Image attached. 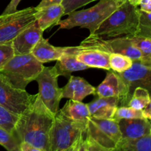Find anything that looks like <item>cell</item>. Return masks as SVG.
<instances>
[{
    "instance_id": "6da1fadb",
    "label": "cell",
    "mask_w": 151,
    "mask_h": 151,
    "mask_svg": "<svg viewBox=\"0 0 151 151\" xmlns=\"http://www.w3.org/2000/svg\"><path fill=\"white\" fill-rule=\"evenodd\" d=\"M55 116L37 94L35 101L19 116L12 134L19 144L27 142L49 151L50 132Z\"/></svg>"
},
{
    "instance_id": "7a4b0ae2",
    "label": "cell",
    "mask_w": 151,
    "mask_h": 151,
    "mask_svg": "<svg viewBox=\"0 0 151 151\" xmlns=\"http://www.w3.org/2000/svg\"><path fill=\"white\" fill-rule=\"evenodd\" d=\"M125 0H100L97 4L86 10H75L68 17L60 20L56 25L60 29H72L75 27L88 29L94 34L100 25L114 13Z\"/></svg>"
},
{
    "instance_id": "3957f363",
    "label": "cell",
    "mask_w": 151,
    "mask_h": 151,
    "mask_svg": "<svg viewBox=\"0 0 151 151\" xmlns=\"http://www.w3.org/2000/svg\"><path fill=\"white\" fill-rule=\"evenodd\" d=\"M140 9L125 0L111 14L92 35L98 36L117 37L135 35L139 24Z\"/></svg>"
},
{
    "instance_id": "277c9868",
    "label": "cell",
    "mask_w": 151,
    "mask_h": 151,
    "mask_svg": "<svg viewBox=\"0 0 151 151\" xmlns=\"http://www.w3.org/2000/svg\"><path fill=\"white\" fill-rule=\"evenodd\" d=\"M44 67L43 63L31 53L16 55L0 69V74L14 87L25 89L29 83L35 81Z\"/></svg>"
},
{
    "instance_id": "5b68a950",
    "label": "cell",
    "mask_w": 151,
    "mask_h": 151,
    "mask_svg": "<svg viewBox=\"0 0 151 151\" xmlns=\"http://www.w3.org/2000/svg\"><path fill=\"white\" fill-rule=\"evenodd\" d=\"M87 123L75 122L59 111L55 116L49 139V151H63L86 131Z\"/></svg>"
},
{
    "instance_id": "8992f818",
    "label": "cell",
    "mask_w": 151,
    "mask_h": 151,
    "mask_svg": "<svg viewBox=\"0 0 151 151\" xmlns=\"http://www.w3.org/2000/svg\"><path fill=\"white\" fill-rule=\"evenodd\" d=\"M78 47L81 49L98 50L109 54L119 53L128 56L134 61H140L142 58L141 52L134 46L128 35L106 40L102 36L90 35Z\"/></svg>"
},
{
    "instance_id": "52a82bcc",
    "label": "cell",
    "mask_w": 151,
    "mask_h": 151,
    "mask_svg": "<svg viewBox=\"0 0 151 151\" xmlns=\"http://www.w3.org/2000/svg\"><path fill=\"white\" fill-rule=\"evenodd\" d=\"M36 7H29L0 16V44L11 43L19 34L37 20Z\"/></svg>"
},
{
    "instance_id": "ba28073f",
    "label": "cell",
    "mask_w": 151,
    "mask_h": 151,
    "mask_svg": "<svg viewBox=\"0 0 151 151\" xmlns=\"http://www.w3.org/2000/svg\"><path fill=\"white\" fill-rule=\"evenodd\" d=\"M86 135L105 148L114 150L122 140L118 122L114 119H97L90 116Z\"/></svg>"
},
{
    "instance_id": "9c48e42d",
    "label": "cell",
    "mask_w": 151,
    "mask_h": 151,
    "mask_svg": "<svg viewBox=\"0 0 151 151\" xmlns=\"http://www.w3.org/2000/svg\"><path fill=\"white\" fill-rule=\"evenodd\" d=\"M59 75L55 66H44L35 81L38 84L40 99L44 106L55 115L59 111V105L62 99V88H59Z\"/></svg>"
},
{
    "instance_id": "30bf717a",
    "label": "cell",
    "mask_w": 151,
    "mask_h": 151,
    "mask_svg": "<svg viewBox=\"0 0 151 151\" xmlns=\"http://www.w3.org/2000/svg\"><path fill=\"white\" fill-rule=\"evenodd\" d=\"M36 97L37 94H29L25 89L14 87L0 74V105L9 112L19 116Z\"/></svg>"
},
{
    "instance_id": "8fae6325",
    "label": "cell",
    "mask_w": 151,
    "mask_h": 151,
    "mask_svg": "<svg viewBox=\"0 0 151 151\" xmlns=\"http://www.w3.org/2000/svg\"><path fill=\"white\" fill-rule=\"evenodd\" d=\"M95 95L98 97H117L121 106H128L131 100L128 86L119 74L114 71L108 72L104 81L96 88Z\"/></svg>"
},
{
    "instance_id": "7c38bea8",
    "label": "cell",
    "mask_w": 151,
    "mask_h": 151,
    "mask_svg": "<svg viewBox=\"0 0 151 151\" xmlns=\"http://www.w3.org/2000/svg\"><path fill=\"white\" fill-rule=\"evenodd\" d=\"M118 74L128 86L131 97L137 87L145 88L151 94V66L134 61L129 69Z\"/></svg>"
},
{
    "instance_id": "4fadbf2b",
    "label": "cell",
    "mask_w": 151,
    "mask_h": 151,
    "mask_svg": "<svg viewBox=\"0 0 151 151\" xmlns=\"http://www.w3.org/2000/svg\"><path fill=\"white\" fill-rule=\"evenodd\" d=\"M44 31L37 22L22 31L12 41L11 45L14 55L29 54L37 43L43 37Z\"/></svg>"
},
{
    "instance_id": "5bb4252c",
    "label": "cell",
    "mask_w": 151,
    "mask_h": 151,
    "mask_svg": "<svg viewBox=\"0 0 151 151\" xmlns=\"http://www.w3.org/2000/svg\"><path fill=\"white\" fill-rule=\"evenodd\" d=\"M71 52L76 55L79 61L82 62L89 68L110 70L109 57L110 54L106 52L93 49H81L78 47H66Z\"/></svg>"
},
{
    "instance_id": "9a60e30c",
    "label": "cell",
    "mask_w": 151,
    "mask_h": 151,
    "mask_svg": "<svg viewBox=\"0 0 151 151\" xmlns=\"http://www.w3.org/2000/svg\"><path fill=\"white\" fill-rule=\"evenodd\" d=\"M117 122L122 139L134 140L150 134L151 122L148 119H122Z\"/></svg>"
},
{
    "instance_id": "2e32d148",
    "label": "cell",
    "mask_w": 151,
    "mask_h": 151,
    "mask_svg": "<svg viewBox=\"0 0 151 151\" xmlns=\"http://www.w3.org/2000/svg\"><path fill=\"white\" fill-rule=\"evenodd\" d=\"M95 91L96 88L84 78L71 75L67 84L62 88V98L82 102L87 96L95 95Z\"/></svg>"
},
{
    "instance_id": "e0dca14e",
    "label": "cell",
    "mask_w": 151,
    "mask_h": 151,
    "mask_svg": "<svg viewBox=\"0 0 151 151\" xmlns=\"http://www.w3.org/2000/svg\"><path fill=\"white\" fill-rule=\"evenodd\" d=\"M91 117L97 119H113L119 107L117 97H98L87 104Z\"/></svg>"
},
{
    "instance_id": "ac0fdd59",
    "label": "cell",
    "mask_w": 151,
    "mask_h": 151,
    "mask_svg": "<svg viewBox=\"0 0 151 151\" xmlns=\"http://www.w3.org/2000/svg\"><path fill=\"white\" fill-rule=\"evenodd\" d=\"M55 66L59 76H63L66 78H70L71 74L73 72L89 69L88 66L79 61L77 59L76 55L69 52L66 47H65L63 54L57 60Z\"/></svg>"
},
{
    "instance_id": "d6986e66",
    "label": "cell",
    "mask_w": 151,
    "mask_h": 151,
    "mask_svg": "<svg viewBox=\"0 0 151 151\" xmlns=\"http://www.w3.org/2000/svg\"><path fill=\"white\" fill-rule=\"evenodd\" d=\"M64 7L61 4L37 9L36 22L40 28L44 31L51 27L55 26L62 16H64Z\"/></svg>"
},
{
    "instance_id": "ffe728a7",
    "label": "cell",
    "mask_w": 151,
    "mask_h": 151,
    "mask_svg": "<svg viewBox=\"0 0 151 151\" xmlns=\"http://www.w3.org/2000/svg\"><path fill=\"white\" fill-rule=\"evenodd\" d=\"M64 47H58L52 45L48 40L42 37L32 49L31 54L42 63L58 60L63 54Z\"/></svg>"
},
{
    "instance_id": "44dd1931",
    "label": "cell",
    "mask_w": 151,
    "mask_h": 151,
    "mask_svg": "<svg viewBox=\"0 0 151 151\" xmlns=\"http://www.w3.org/2000/svg\"><path fill=\"white\" fill-rule=\"evenodd\" d=\"M60 111L64 116L75 122L88 123L90 115L87 104L82 102L69 100Z\"/></svg>"
},
{
    "instance_id": "7402d4cb",
    "label": "cell",
    "mask_w": 151,
    "mask_h": 151,
    "mask_svg": "<svg viewBox=\"0 0 151 151\" xmlns=\"http://www.w3.org/2000/svg\"><path fill=\"white\" fill-rule=\"evenodd\" d=\"M113 151H151V135L134 140L122 139Z\"/></svg>"
},
{
    "instance_id": "603a6c76",
    "label": "cell",
    "mask_w": 151,
    "mask_h": 151,
    "mask_svg": "<svg viewBox=\"0 0 151 151\" xmlns=\"http://www.w3.org/2000/svg\"><path fill=\"white\" fill-rule=\"evenodd\" d=\"M135 47L139 50L142 55V58L140 60L143 64H147L151 60V38L137 35H128Z\"/></svg>"
},
{
    "instance_id": "cb8c5ba5",
    "label": "cell",
    "mask_w": 151,
    "mask_h": 151,
    "mask_svg": "<svg viewBox=\"0 0 151 151\" xmlns=\"http://www.w3.org/2000/svg\"><path fill=\"white\" fill-rule=\"evenodd\" d=\"M150 100V94L147 89L142 87H137L134 90L128 106L137 110H143L149 103Z\"/></svg>"
},
{
    "instance_id": "d4e9b609",
    "label": "cell",
    "mask_w": 151,
    "mask_h": 151,
    "mask_svg": "<svg viewBox=\"0 0 151 151\" xmlns=\"http://www.w3.org/2000/svg\"><path fill=\"white\" fill-rule=\"evenodd\" d=\"M134 60L129 57L119 53H111L109 57V66L112 71L117 73L125 72L132 66Z\"/></svg>"
},
{
    "instance_id": "484cf974",
    "label": "cell",
    "mask_w": 151,
    "mask_h": 151,
    "mask_svg": "<svg viewBox=\"0 0 151 151\" xmlns=\"http://www.w3.org/2000/svg\"><path fill=\"white\" fill-rule=\"evenodd\" d=\"M0 145L7 151H20V144L13 134L0 126Z\"/></svg>"
},
{
    "instance_id": "4316f807",
    "label": "cell",
    "mask_w": 151,
    "mask_h": 151,
    "mask_svg": "<svg viewBox=\"0 0 151 151\" xmlns=\"http://www.w3.org/2000/svg\"><path fill=\"white\" fill-rule=\"evenodd\" d=\"M136 118H145L142 110L131 108L130 106H120L116 109L113 119L119 121L122 119H136Z\"/></svg>"
},
{
    "instance_id": "83f0119b",
    "label": "cell",
    "mask_w": 151,
    "mask_h": 151,
    "mask_svg": "<svg viewBox=\"0 0 151 151\" xmlns=\"http://www.w3.org/2000/svg\"><path fill=\"white\" fill-rule=\"evenodd\" d=\"M19 116L9 112L0 105V126L10 132H13Z\"/></svg>"
},
{
    "instance_id": "f1b7e54d",
    "label": "cell",
    "mask_w": 151,
    "mask_h": 151,
    "mask_svg": "<svg viewBox=\"0 0 151 151\" xmlns=\"http://www.w3.org/2000/svg\"><path fill=\"white\" fill-rule=\"evenodd\" d=\"M94 1L96 0H63L61 4L64 7V15H68L72 11Z\"/></svg>"
},
{
    "instance_id": "f546056e",
    "label": "cell",
    "mask_w": 151,
    "mask_h": 151,
    "mask_svg": "<svg viewBox=\"0 0 151 151\" xmlns=\"http://www.w3.org/2000/svg\"><path fill=\"white\" fill-rule=\"evenodd\" d=\"M14 55L11 43L0 44V69Z\"/></svg>"
},
{
    "instance_id": "4dcf8cb0",
    "label": "cell",
    "mask_w": 151,
    "mask_h": 151,
    "mask_svg": "<svg viewBox=\"0 0 151 151\" xmlns=\"http://www.w3.org/2000/svg\"><path fill=\"white\" fill-rule=\"evenodd\" d=\"M86 139L87 151H113L110 149L105 148V147L100 146V145H98L95 142L93 141L91 139H90L87 135L86 136Z\"/></svg>"
},
{
    "instance_id": "1f68e13d",
    "label": "cell",
    "mask_w": 151,
    "mask_h": 151,
    "mask_svg": "<svg viewBox=\"0 0 151 151\" xmlns=\"http://www.w3.org/2000/svg\"><path fill=\"white\" fill-rule=\"evenodd\" d=\"M21 1L22 0H11L8 4V5L6 7V8L3 11L2 14H10V13H15L16 11H17V7Z\"/></svg>"
},
{
    "instance_id": "d6a6232c",
    "label": "cell",
    "mask_w": 151,
    "mask_h": 151,
    "mask_svg": "<svg viewBox=\"0 0 151 151\" xmlns=\"http://www.w3.org/2000/svg\"><path fill=\"white\" fill-rule=\"evenodd\" d=\"M63 0H41L36 7L37 9L42 8V7H47V6L53 5V4H62Z\"/></svg>"
},
{
    "instance_id": "836d02e7",
    "label": "cell",
    "mask_w": 151,
    "mask_h": 151,
    "mask_svg": "<svg viewBox=\"0 0 151 151\" xmlns=\"http://www.w3.org/2000/svg\"><path fill=\"white\" fill-rule=\"evenodd\" d=\"M20 151H44L27 142L20 143Z\"/></svg>"
},
{
    "instance_id": "e575fe53",
    "label": "cell",
    "mask_w": 151,
    "mask_h": 151,
    "mask_svg": "<svg viewBox=\"0 0 151 151\" xmlns=\"http://www.w3.org/2000/svg\"><path fill=\"white\" fill-rule=\"evenodd\" d=\"M140 10L145 13H151V0H141L139 3Z\"/></svg>"
},
{
    "instance_id": "d590c367",
    "label": "cell",
    "mask_w": 151,
    "mask_h": 151,
    "mask_svg": "<svg viewBox=\"0 0 151 151\" xmlns=\"http://www.w3.org/2000/svg\"><path fill=\"white\" fill-rule=\"evenodd\" d=\"M86 131L83 133L82 135H81L79 147H78V151H87L86 139Z\"/></svg>"
},
{
    "instance_id": "8d00e7d4",
    "label": "cell",
    "mask_w": 151,
    "mask_h": 151,
    "mask_svg": "<svg viewBox=\"0 0 151 151\" xmlns=\"http://www.w3.org/2000/svg\"><path fill=\"white\" fill-rule=\"evenodd\" d=\"M143 114H144L145 118L146 119H150L151 117V94H150V100L148 104L147 105L145 108L142 110Z\"/></svg>"
},
{
    "instance_id": "74e56055",
    "label": "cell",
    "mask_w": 151,
    "mask_h": 151,
    "mask_svg": "<svg viewBox=\"0 0 151 151\" xmlns=\"http://www.w3.org/2000/svg\"><path fill=\"white\" fill-rule=\"evenodd\" d=\"M82 135V134H81ZM81 136L80 137V138L74 143L72 145H71L70 147H68L67 149L64 150L63 151H78V147H79V145H80V141H81Z\"/></svg>"
},
{
    "instance_id": "f35d334b",
    "label": "cell",
    "mask_w": 151,
    "mask_h": 151,
    "mask_svg": "<svg viewBox=\"0 0 151 151\" xmlns=\"http://www.w3.org/2000/svg\"><path fill=\"white\" fill-rule=\"evenodd\" d=\"M129 1V3H131L132 5L135 6V7H138L139 5V3L141 1V0H128Z\"/></svg>"
},
{
    "instance_id": "ab89813d",
    "label": "cell",
    "mask_w": 151,
    "mask_h": 151,
    "mask_svg": "<svg viewBox=\"0 0 151 151\" xmlns=\"http://www.w3.org/2000/svg\"><path fill=\"white\" fill-rule=\"evenodd\" d=\"M145 14L146 17L147 18V19L150 21V22L151 23V13H145Z\"/></svg>"
},
{
    "instance_id": "60d3db41",
    "label": "cell",
    "mask_w": 151,
    "mask_h": 151,
    "mask_svg": "<svg viewBox=\"0 0 151 151\" xmlns=\"http://www.w3.org/2000/svg\"><path fill=\"white\" fill-rule=\"evenodd\" d=\"M145 65H146V66H151V60L150 62H149V63H147V64H145Z\"/></svg>"
},
{
    "instance_id": "b9f144b4",
    "label": "cell",
    "mask_w": 151,
    "mask_h": 151,
    "mask_svg": "<svg viewBox=\"0 0 151 151\" xmlns=\"http://www.w3.org/2000/svg\"><path fill=\"white\" fill-rule=\"evenodd\" d=\"M149 120H150V122H151V117H150V119H149Z\"/></svg>"
},
{
    "instance_id": "7bdbcfd3",
    "label": "cell",
    "mask_w": 151,
    "mask_h": 151,
    "mask_svg": "<svg viewBox=\"0 0 151 151\" xmlns=\"http://www.w3.org/2000/svg\"><path fill=\"white\" fill-rule=\"evenodd\" d=\"M150 135H151V128H150Z\"/></svg>"
}]
</instances>
